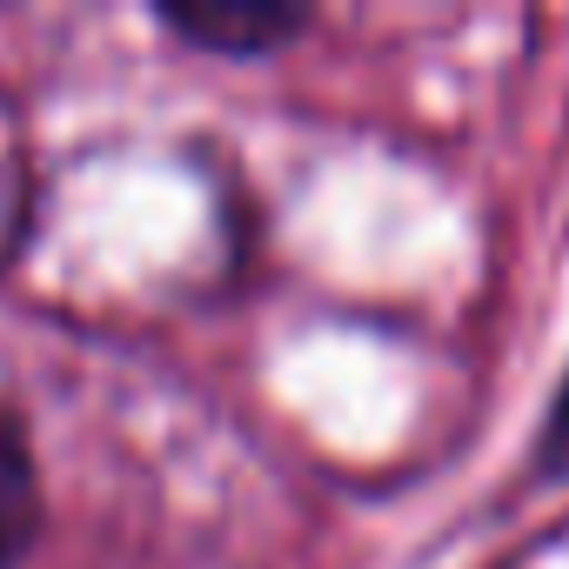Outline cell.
I'll return each mask as SVG.
<instances>
[{
  "label": "cell",
  "mask_w": 569,
  "mask_h": 569,
  "mask_svg": "<svg viewBox=\"0 0 569 569\" xmlns=\"http://www.w3.org/2000/svg\"><path fill=\"white\" fill-rule=\"evenodd\" d=\"M41 529V482H34V456L21 442V429L0 416V569L21 562V549Z\"/></svg>",
  "instance_id": "2"
},
{
  "label": "cell",
  "mask_w": 569,
  "mask_h": 569,
  "mask_svg": "<svg viewBox=\"0 0 569 569\" xmlns=\"http://www.w3.org/2000/svg\"><path fill=\"white\" fill-rule=\"evenodd\" d=\"M542 462H549V476H569V382H562V396H556V409H549V429H542Z\"/></svg>",
  "instance_id": "3"
},
{
  "label": "cell",
  "mask_w": 569,
  "mask_h": 569,
  "mask_svg": "<svg viewBox=\"0 0 569 569\" xmlns=\"http://www.w3.org/2000/svg\"><path fill=\"white\" fill-rule=\"evenodd\" d=\"M168 28L201 48H221V54H268L289 34H302L309 14H296V8H168Z\"/></svg>",
  "instance_id": "1"
}]
</instances>
